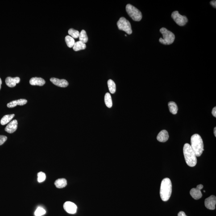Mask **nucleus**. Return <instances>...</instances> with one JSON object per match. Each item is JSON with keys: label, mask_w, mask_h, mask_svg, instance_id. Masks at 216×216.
I'll return each mask as SVG.
<instances>
[{"label": "nucleus", "mask_w": 216, "mask_h": 216, "mask_svg": "<svg viewBox=\"0 0 216 216\" xmlns=\"http://www.w3.org/2000/svg\"><path fill=\"white\" fill-rule=\"evenodd\" d=\"M50 81L58 87H66L68 85V81L65 79H59L55 78H51L50 79Z\"/></svg>", "instance_id": "12"}, {"label": "nucleus", "mask_w": 216, "mask_h": 216, "mask_svg": "<svg viewBox=\"0 0 216 216\" xmlns=\"http://www.w3.org/2000/svg\"><path fill=\"white\" fill-rule=\"evenodd\" d=\"M126 12L133 20L139 21L142 18L141 12L135 6L131 4H128L126 6Z\"/></svg>", "instance_id": "5"}, {"label": "nucleus", "mask_w": 216, "mask_h": 216, "mask_svg": "<svg viewBox=\"0 0 216 216\" xmlns=\"http://www.w3.org/2000/svg\"><path fill=\"white\" fill-rule=\"evenodd\" d=\"M55 185L59 189L65 187L67 185V180L64 178L59 179L55 181Z\"/></svg>", "instance_id": "17"}, {"label": "nucleus", "mask_w": 216, "mask_h": 216, "mask_svg": "<svg viewBox=\"0 0 216 216\" xmlns=\"http://www.w3.org/2000/svg\"><path fill=\"white\" fill-rule=\"evenodd\" d=\"M168 106L170 112L171 113L173 114H177L178 110V107L177 105L176 102H173V101H171V102H168Z\"/></svg>", "instance_id": "18"}, {"label": "nucleus", "mask_w": 216, "mask_h": 216, "mask_svg": "<svg viewBox=\"0 0 216 216\" xmlns=\"http://www.w3.org/2000/svg\"><path fill=\"white\" fill-rule=\"evenodd\" d=\"M214 133L215 136H216V127H214Z\"/></svg>", "instance_id": "32"}, {"label": "nucleus", "mask_w": 216, "mask_h": 216, "mask_svg": "<svg viewBox=\"0 0 216 216\" xmlns=\"http://www.w3.org/2000/svg\"><path fill=\"white\" fill-rule=\"evenodd\" d=\"M204 192H205V191H204Z\"/></svg>", "instance_id": "34"}, {"label": "nucleus", "mask_w": 216, "mask_h": 216, "mask_svg": "<svg viewBox=\"0 0 216 216\" xmlns=\"http://www.w3.org/2000/svg\"><path fill=\"white\" fill-rule=\"evenodd\" d=\"M105 102L106 106L109 108L112 107L113 105L112 100L110 93H106L105 96Z\"/></svg>", "instance_id": "21"}, {"label": "nucleus", "mask_w": 216, "mask_h": 216, "mask_svg": "<svg viewBox=\"0 0 216 216\" xmlns=\"http://www.w3.org/2000/svg\"><path fill=\"white\" fill-rule=\"evenodd\" d=\"M79 41L83 43H86L88 40L87 35L86 32L84 30H82L81 33H80L79 36Z\"/></svg>", "instance_id": "23"}, {"label": "nucleus", "mask_w": 216, "mask_h": 216, "mask_svg": "<svg viewBox=\"0 0 216 216\" xmlns=\"http://www.w3.org/2000/svg\"><path fill=\"white\" fill-rule=\"evenodd\" d=\"M20 81V79L18 77L14 78L8 77L5 80L6 85L10 87H15L16 84L19 83Z\"/></svg>", "instance_id": "13"}, {"label": "nucleus", "mask_w": 216, "mask_h": 216, "mask_svg": "<svg viewBox=\"0 0 216 216\" xmlns=\"http://www.w3.org/2000/svg\"><path fill=\"white\" fill-rule=\"evenodd\" d=\"M14 114H7L5 115L2 118L1 120V125H4L10 122L14 117Z\"/></svg>", "instance_id": "19"}, {"label": "nucleus", "mask_w": 216, "mask_h": 216, "mask_svg": "<svg viewBox=\"0 0 216 216\" xmlns=\"http://www.w3.org/2000/svg\"><path fill=\"white\" fill-rule=\"evenodd\" d=\"M216 204V197L215 196H210L205 200V206L206 208L210 210L215 209Z\"/></svg>", "instance_id": "10"}, {"label": "nucleus", "mask_w": 216, "mask_h": 216, "mask_svg": "<svg viewBox=\"0 0 216 216\" xmlns=\"http://www.w3.org/2000/svg\"><path fill=\"white\" fill-rule=\"evenodd\" d=\"M108 87L110 93L112 94H114L115 93L116 90V87L114 82L112 80L109 79L107 82Z\"/></svg>", "instance_id": "22"}, {"label": "nucleus", "mask_w": 216, "mask_h": 216, "mask_svg": "<svg viewBox=\"0 0 216 216\" xmlns=\"http://www.w3.org/2000/svg\"><path fill=\"white\" fill-rule=\"evenodd\" d=\"M68 33L72 37L77 39L79 36V32L73 29H70L68 31Z\"/></svg>", "instance_id": "25"}, {"label": "nucleus", "mask_w": 216, "mask_h": 216, "mask_svg": "<svg viewBox=\"0 0 216 216\" xmlns=\"http://www.w3.org/2000/svg\"><path fill=\"white\" fill-rule=\"evenodd\" d=\"M38 181L42 183L45 180L46 176L45 174L43 172H40L38 173Z\"/></svg>", "instance_id": "27"}, {"label": "nucleus", "mask_w": 216, "mask_h": 216, "mask_svg": "<svg viewBox=\"0 0 216 216\" xmlns=\"http://www.w3.org/2000/svg\"><path fill=\"white\" fill-rule=\"evenodd\" d=\"M171 17L176 23L180 26H184L187 23L188 20L185 16H183L179 14L178 11L172 13Z\"/></svg>", "instance_id": "7"}, {"label": "nucleus", "mask_w": 216, "mask_h": 216, "mask_svg": "<svg viewBox=\"0 0 216 216\" xmlns=\"http://www.w3.org/2000/svg\"><path fill=\"white\" fill-rule=\"evenodd\" d=\"M63 207L65 211L69 214H75L77 212V205L73 202L67 201L64 203Z\"/></svg>", "instance_id": "9"}, {"label": "nucleus", "mask_w": 216, "mask_h": 216, "mask_svg": "<svg viewBox=\"0 0 216 216\" xmlns=\"http://www.w3.org/2000/svg\"><path fill=\"white\" fill-rule=\"evenodd\" d=\"M2 80H1V79L0 78V90H1V85H2Z\"/></svg>", "instance_id": "33"}, {"label": "nucleus", "mask_w": 216, "mask_h": 216, "mask_svg": "<svg viewBox=\"0 0 216 216\" xmlns=\"http://www.w3.org/2000/svg\"><path fill=\"white\" fill-rule=\"evenodd\" d=\"M27 102V101L25 99H20L17 100H15L11 101L7 104V107L9 108H14L17 105H25Z\"/></svg>", "instance_id": "15"}, {"label": "nucleus", "mask_w": 216, "mask_h": 216, "mask_svg": "<svg viewBox=\"0 0 216 216\" xmlns=\"http://www.w3.org/2000/svg\"><path fill=\"white\" fill-rule=\"evenodd\" d=\"M29 83L32 85L42 86L45 84V81L41 78L35 77L32 78L30 80Z\"/></svg>", "instance_id": "16"}, {"label": "nucleus", "mask_w": 216, "mask_h": 216, "mask_svg": "<svg viewBox=\"0 0 216 216\" xmlns=\"http://www.w3.org/2000/svg\"><path fill=\"white\" fill-rule=\"evenodd\" d=\"M191 147L196 156H200L204 151V144L202 138L199 134H195L191 137Z\"/></svg>", "instance_id": "3"}, {"label": "nucleus", "mask_w": 216, "mask_h": 216, "mask_svg": "<svg viewBox=\"0 0 216 216\" xmlns=\"http://www.w3.org/2000/svg\"><path fill=\"white\" fill-rule=\"evenodd\" d=\"M210 5L213 6L214 8H216V1H212L210 2Z\"/></svg>", "instance_id": "30"}, {"label": "nucleus", "mask_w": 216, "mask_h": 216, "mask_svg": "<svg viewBox=\"0 0 216 216\" xmlns=\"http://www.w3.org/2000/svg\"><path fill=\"white\" fill-rule=\"evenodd\" d=\"M172 191V183L168 178L163 179L161 182L160 188V196L162 200L167 201L170 198Z\"/></svg>", "instance_id": "1"}, {"label": "nucleus", "mask_w": 216, "mask_h": 216, "mask_svg": "<svg viewBox=\"0 0 216 216\" xmlns=\"http://www.w3.org/2000/svg\"><path fill=\"white\" fill-rule=\"evenodd\" d=\"M178 216H187L186 215L185 212L183 211H180L178 214Z\"/></svg>", "instance_id": "31"}, {"label": "nucleus", "mask_w": 216, "mask_h": 216, "mask_svg": "<svg viewBox=\"0 0 216 216\" xmlns=\"http://www.w3.org/2000/svg\"><path fill=\"white\" fill-rule=\"evenodd\" d=\"M65 40L67 45L68 47L69 48L73 47L75 43L74 39L73 38L70 36H67L65 37Z\"/></svg>", "instance_id": "24"}, {"label": "nucleus", "mask_w": 216, "mask_h": 216, "mask_svg": "<svg viewBox=\"0 0 216 216\" xmlns=\"http://www.w3.org/2000/svg\"><path fill=\"white\" fill-rule=\"evenodd\" d=\"M160 33L163 35V38H160L159 42L164 45H170L174 41L175 35L173 33L168 31L165 28L163 27L160 30Z\"/></svg>", "instance_id": "4"}, {"label": "nucleus", "mask_w": 216, "mask_h": 216, "mask_svg": "<svg viewBox=\"0 0 216 216\" xmlns=\"http://www.w3.org/2000/svg\"><path fill=\"white\" fill-rule=\"evenodd\" d=\"M86 48V45L85 43L79 41L75 43L73 47V49L75 51H77L80 50H84Z\"/></svg>", "instance_id": "20"}, {"label": "nucleus", "mask_w": 216, "mask_h": 216, "mask_svg": "<svg viewBox=\"0 0 216 216\" xmlns=\"http://www.w3.org/2000/svg\"><path fill=\"white\" fill-rule=\"evenodd\" d=\"M18 127V122L17 120H14L9 122L5 128V131L9 133H13L16 131Z\"/></svg>", "instance_id": "11"}, {"label": "nucleus", "mask_w": 216, "mask_h": 216, "mask_svg": "<svg viewBox=\"0 0 216 216\" xmlns=\"http://www.w3.org/2000/svg\"><path fill=\"white\" fill-rule=\"evenodd\" d=\"M203 187L202 185H199L197 186L196 188H193L191 189L190 193L193 199L195 200H198L202 197V193L201 190Z\"/></svg>", "instance_id": "8"}, {"label": "nucleus", "mask_w": 216, "mask_h": 216, "mask_svg": "<svg viewBox=\"0 0 216 216\" xmlns=\"http://www.w3.org/2000/svg\"><path fill=\"white\" fill-rule=\"evenodd\" d=\"M212 114L214 117H216V107H214L213 108L212 110Z\"/></svg>", "instance_id": "29"}, {"label": "nucleus", "mask_w": 216, "mask_h": 216, "mask_svg": "<svg viewBox=\"0 0 216 216\" xmlns=\"http://www.w3.org/2000/svg\"><path fill=\"white\" fill-rule=\"evenodd\" d=\"M7 139V137L5 136L0 135V145L3 144Z\"/></svg>", "instance_id": "28"}, {"label": "nucleus", "mask_w": 216, "mask_h": 216, "mask_svg": "<svg viewBox=\"0 0 216 216\" xmlns=\"http://www.w3.org/2000/svg\"><path fill=\"white\" fill-rule=\"evenodd\" d=\"M45 213V210L43 208L39 207L35 211V216H41L44 215Z\"/></svg>", "instance_id": "26"}, {"label": "nucleus", "mask_w": 216, "mask_h": 216, "mask_svg": "<svg viewBox=\"0 0 216 216\" xmlns=\"http://www.w3.org/2000/svg\"><path fill=\"white\" fill-rule=\"evenodd\" d=\"M157 140L159 142H165L167 141L169 138V135L168 132L165 130H162L158 134L157 137Z\"/></svg>", "instance_id": "14"}, {"label": "nucleus", "mask_w": 216, "mask_h": 216, "mask_svg": "<svg viewBox=\"0 0 216 216\" xmlns=\"http://www.w3.org/2000/svg\"><path fill=\"white\" fill-rule=\"evenodd\" d=\"M117 25L120 30L125 32L128 35H131L132 33L131 23L123 17L120 18L117 22Z\"/></svg>", "instance_id": "6"}, {"label": "nucleus", "mask_w": 216, "mask_h": 216, "mask_svg": "<svg viewBox=\"0 0 216 216\" xmlns=\"http://www.w3.org/2000/svg\"><path fill=\"white\" fill-rule=\"evenodd\" d=\"M183 154L187 164L191 167L195 166L197 164V156L191 145L186 143L183 147Z\"/></svg>", "instance_id": "2"}]
</instances>
